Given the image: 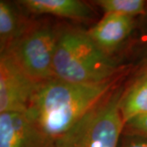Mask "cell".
Segmentation results:
<instances>
[{"label": "cell", "instance_id": "cell-7", "mask_svg": "<svg viewBox=\"0 0 147 147\" xmlns=\"http://www.w3.org/2000/svg\"><path fill=\"white\" fill-rule=\"evenodd\" d=\"M134 24L133 17L107 13L87 33L97 47L110 55L131 34Z\"/></svg>", "mask_w": 147, "mask_h": 147}, {"label": "cell", "instance_id": "cell-9", "mask_svg": "<svg viewBox=\"0 0 147 147\" xmlns=\"http://www.w3.org/2000/svg\"><path fill=\"white\" fill-rule=\"evenodd\" d=\"M12 3L0 1V53H7L31 26Z\"/></svg>", "mask_w": 147, "mask_h": 147}, {"label": "cell", "instance_id": "cell-3", "mask_svg": "<svg viewBox=\"0 0 147 147\" xmlns=\"http://www.w3.org/2000/svg\"><path fill=\"white\" fill-rule=\"evenodd\" d=\"M126 92L117 85L50 147H119L124 128L120 105Z\"/></svg>", "mask_w": 147, "mask_h": 147}, {"label": "cell", "instance_id": "cell-1", "mask_svg": "<svg viewBox=\"0 0 147 147\" xmlns=\"http://www.w3.org/2000/svg\"><path fill=\"white\" fill-rule=\"evenodd\" d=\"M117 81L83 84L55 78L41 82L26 115L51 146L114 89Z\"/></svg>", "mask_w": 147, "mask_h": 147}, {"label": "cell", "instance_id": "cell-4", "mask_svg": "<svg viewBox=\"0 0 147 147\" xmlns=\"http://www.w3.org/2000/svg\"><path fill=\"white\" fill-rule=\"evenodd\" d=\"M61 30L50 24L33 23L7 53L37 82L55 79L53 58Z\"/></svg>", "mask_w": 147, "mask_h": 147}, {"label": "cell", "instance_id": "cell-10", "mask_svg": "<svg viewBox=\"0 0 147 147\" xmlns=\"http://www.w3.org/2000/svg\"><path fill=\"white\" fill-rule=\"evenodd\" d=\"M120 109L124 124L133 119L147 115V77L127 91Z\"/></svg>", "mask_w": 147, "mask_h": 147}, {"label": "cell", "instance_id": "cell-12", "mask_svg": "<svg viewBox=\"0 0 147 147\" xmlns=\"http://www.w3.org/2000/svg\"><path fill=\"white\" fill-rule=\"evenodd\" d=\"M123 133L147 137V115L137 117L126 123Z\"/></svg>", "mask_w": 147, "mask_h": 147}, {"label": "cell", "instance_id": "cell-2", "mask_svg": "<svg viewBox=\"0 0 147 147\" xmlns=\"http://www.w3.org/2000/svg\"><path fill=\"white\" fill-rule=\"evenodd\" d=\"M56 78L74 84H96L115 79L118 64L96 45L88 33L61 29L53 58Z\"/></svg>", "mask_w": 147, "mask_h": 147}, {"label": "cell", "instance_id": "cell-11", "mask_svg": "<svg viewBox=\"0 0 147 147\" xmlns=\"http://www.w3.org/2000/svg\"><path fill=\"white\" fill-rule=\"evenodd\" d=\"M107 13H116L133 17L146 12L147 3L144 0H96L92 2Z\"/></svg>", "mask_w": 147, "mask_h": 147}, {"label": "cell", "instance_id": "cell-5", "mask_svg": "<svg viewBox=\"0 0 147 147\" xmlns=\"http://www.w3.org/2000/svg\"><path fill=\"white\" fill-rule=\"evenodd\" d=\"M39 83L27 74L13 57H0V113L26 114Z\"/></svg>", "mask_w": 147, "mask_h": 147}, {"label": "cell", "instance_id": "cell-13", "mask_svg": "<svg viewBox=\"0 0 147 147\" xmlns=\"http://www.w3.org/2000/svg\"><path fill=\"white\" fill-rule=\"evenodd\" d=\"M119 147H147V137L123 133Z\"/></svg>", "mask_w": 147, "mask_h": 147}, {"label": "cell", "instance_id": "cell-6", "mask_svg": "<svg viewBox=\"0 0 147 147\" xmlns=\"http://www.w3.org/2000/svg\"><path fill=\"white\" fill-rule=\"evenodd\" d=\"M0 147H50L26 114L0 113Z\"/></svg>", "mask_w": 147, "mask_h": 147}, {"label": "cell", "instance_id": "cell-8", "mask_svg": "<svg viewBox=\"0 0 147 147\" xmlns=\"http://www.w3.org/2000/svg\"><path fill=\"white\" fill-rule=\"evenodd\" d=\"M19 5L34 14H47L78 21H88L96 16L90 4L79 0H21Z\"/></svg>", "mask_w": 147, "mask_h": 147}]
</instances>
